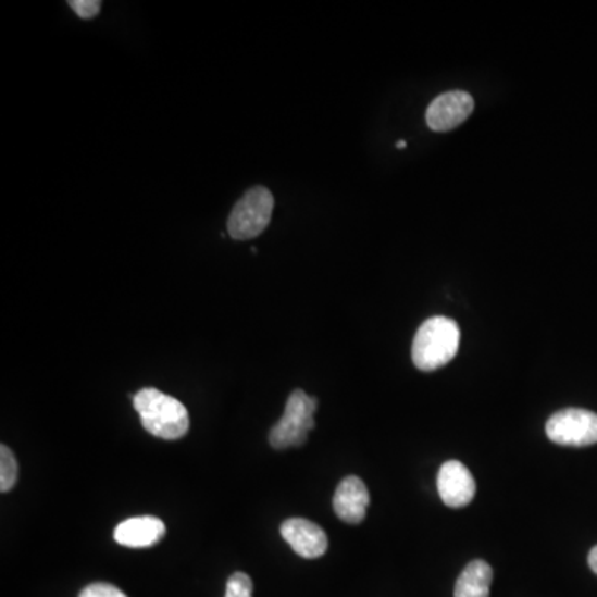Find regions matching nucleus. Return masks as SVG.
<instances>
[{
	"label": "nucleus",
	"instance_id": "f3484780",
	"mask_svg": "<svg viewBox=\"0 0 597 597\" xmlns=\"http://www.w3.org/2000/svg\"><path fill=\"white\" fill-rule=\"evenodd\" d=\"M406 147H407L406 141H398L397 148H406Z\"/></svg>",
	"mask_w": 597,
	"mask_h": 597
},
{
	"label": "nucleus",
	"instance_id": "20e7f679",
	"mask_svg": "<svg viewBox=\"0 0 597 597\" xmlns=\"http://www.w3.org/2000/svg\"><path fill=\"white\" fill-rule=\"evenodd\" d=\"M274 210V196L264 186H254L242 195L231 211L227 233L238 241L258 238L270 226Z\"/></svg>",
	"mask_w": 597,
	"mask_h": 597
},
{
	"label": "nucleus",
	"instance_id": "ddd939ff",
	"mask_svg": "<svg viewBox=\"0 0 597 597\" xmlns=\"http://www.w3.org/2000/svg\"><path fill=\"white\" fill-rule=\"evenodd\" d=\"M224 597H252V581L248 574L235 573L227 580Z\"/></svg>",
	"mask_w": 597,
	"mask_h": 597
},
{
	"label": "nucleus",
	"instance_id": "39448f33",
	"mask_svg": "<svg viewBox=\"0 0 597 597\" xmlns=\"http://www.w3.org/2000/svg\"><path fill=\"white\" fill-rule=\"evenodd\" d=\"M546 435L561 447H590L597 444V413L584 409H567L549 416Z\"/></svg>",
	"mask_w": 597,
	"mask_h": 597
},
{
	"label": "nucleus",
	"instance_id": "1a4fd4ad",
	"mask_svg": "<svg viewBox=\"0 0 597 597\" xmlns=\"http://www.w3.org/2000/svg\"><path fill=\"white\" fill-rule=\"evenodd\" d=\"M371 495L359 476H347L337 486L334 495V511L347 524L362 523L368 514Z\"/></svg>",
	"mask_w": 597,
	"mask_h": 597
},
{
	"label": "nucleus",
	"instance_id": "f8f14e48",
	"mask_svg": "<svg viewBox=\"0 0 597 597\" xmlns=\"http://www.w3.org/2000/svg\"><path fill=\"white\" fill-rule=\"evenodd\" d=\"M18 464L11 448L2 445L0 448V492H11L17 482Z\"/></svg>",
	"mask_w": 597,
	"mask_h": 597
},
{
	"label": "nucleus",
	"instance_id": "6e6552de",
	"mask_svg": "<svg viewBox=\"0 0 597 597\" xmlns=\"http://www.w3.org/2000/svg\"><path fill=\"white\" fill-rule=\"evenodd\" d=\"M281 535L296 555L306 559L321 558L327 552L328 539L319 524L304 518H290L281 526Z\"/></svg>",
	"mask_w": 597,
	"mask_h": 597
},
{
	"label": "nucleus",
	"instance_id": "7ed1b4c3",
	"mask_svg": "<svg viewBox=\"0 0 597 597\" xmlns=\"http://www.w3.org/2000/svg\"><path fill=\"white\" fill-rule=\"evenodd\" d=\"M318 400L304 390H294L286 403L284 415L271 428L270 444L276 450L302 447L308 441L309 432L314 430V413Z\"/></svg>",
	"mask_w": 597,
	"mask_h": 597
},
{
	"label": "nucleus",
	"instance_id": "9b49d317",
	"mask_svg": "<svg viewBox=\"0 0 597 597\" xmlns=\"http://www.w3.org/2000/svg\"><path fill=\"white\" fill-rule=\"evenodd\" d=\"M493 570L488 562L476 559L464 568L455 586V597H489Z\"/></svg>",
	"mask_w": 597,
	"mask_h": 597
},
{
	"label": "nucleus",
	"instance_id": "f03ea898",
	"mask_svg": "<svg viewBox=\"0 0 597 597\" xmlns=\"http://www.w3.org/2000/svg\"><path fill=\"white\" fill-rule=\"evenodd\" d=\"M460 336V327L453 319L437 315L423 322L413 339L412 360L415 368L434 372L447 365L457 356Z\"/></svg>",
	"mask_w": 597,
	"mask_h": 597
},
{
	"label": "nucleus",
	"instance_id": "0eeeda50",
	"mask_svg": "<svg viewBox=\"0 0 597 597\" xmlns=\"http://www.w3.org/2000/svg\"><path fill=\"white\" fill-rule=\"evenodd\" d=\"M437 486L441 501L450 508L467 507L475 498V478L470 470L457 460L441 464Z\"/></svg>",
	"mask_w": 597,
	"mask_h": 597
},
{
	"label": "nucleus",
	"instance_id": "423d86ee",
	"mask_svg": "<svg viewBox=\"0 0 597 597\" xmlns=\"http://www.w3.org/2000/svg\"><path fill=\"white\" fill-rule=\"evenodd\" d=\"M475 110L472 95L463 90L447 91L435 98L426 110V123L434 132H450L460 126Z\"/></svg>",
	"mask_w": 597,
	"mask_h": 597
},
{
	"label": "nucleus",
	"instance_id": "dca6fc26",
	"mask_svg": "<svg viewBox=\"0 0 597 597\" xmlns=\"http://www.w3.org/2000/svg\"><path fill=\"white\" fill-rule=\"evenodd\" d=\"M587 561H589V568L593 570V573L597 574V546L596 548L590 549L589 558H587Z\"/></svg>",
	"mask_w": 597,
	"mask_h": 597
},
{
	"label": "nucleus",
	"instance_id": "2eb2a0df",
	"mask_svg": "<svg viewBox=\"0 0 597 597\" xmlns=\"http://www.w3.org/2000/svg\"><path fill=\"white\" fill-rule=\"evenodd\" d=\"M78 597H128L113 584L95 583L85 587Z\"/></svg>",
	"mask_w": 597,
	"mask_h": 597
},
{
	"label": "nucleus",
	"instance_id": "4468645a",
	"mask_svg": "<svg viewBox=\"0 0 597 597\" xmlns=\"http://www.w3.org/2000/svg\"><path fill=\"white\" fill-rule=\"evenodd\" d=\"M69 5L78 17L85 18V21L97 17L100 14V9H102V2H98V0H72Z\"/></svg>",
	"mask_w": 597,
	"mask_h": 597
},
{
	"label": "nucleus",
	"instance_id": "9d476101",
	"mask_svg": "<svg viewBox=\"0 0 597 597\" xmlns=\"http://www.w3.org/2000/svg\"><path fill=\"white\" fill-rule=\"evenodd\" d=\"M166 535V526L160 518L138 517L122 521L116 526L115 542L126 548H150Z\"/></svg>",
	"mask_w": 597,
	"mask_h": 597
},
{
	"label": "nucleus",
	"instance_id": "f257e3e1",
	"mask_svg": "<svg viewBox=\"0 0 597 597\" xmlns=\"http://www.w3.org/2000/svg\"><path fill=\"white\" fill-rule=\"evenodd\" d=\"M133 406L140 415L141 425L153 437L178 440L188 434V410L172 395L157 388H144L133 397Z\"/></svg>",
	"mask_w": 597,
	"mask_h": 597
}]
</instances>
